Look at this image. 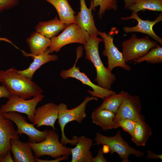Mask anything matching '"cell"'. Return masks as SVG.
Listing matches in <instances>:
<instances>
[{
  "label": "cell",
  "mask_w": 162,
  "mask_h": 162,
  "mask_svg": "<svg viewBox=\"0 0 162 162\" xmlns=\"http://www.w3.org/2000/svg\"><path fill=\"white\" fill-rule=\"evenodd\" d=\"M1 41H5L11 43V42L9 40L5 38L0 37V42Z\"/></svg>",
  "instance_id": "obj_38"
},
{
  "label": "cell",
  "mask_w": 162,
  "mask_h": 162,
  "mask_svg": "<svg viewBox=\"0 0 162 162\" xmlns=\"http://www.w3.org/2000/svg\"><path fill=\"white\" fill-rule=\"evenodd\" d=\"M44 98L42 94L29 99L12 95L5 104L1 105L0 112L2 113L14 111L24 113L32 122L36 106Z\"/></svg>",
  "instance_id": "obj_9"
},
{
  "label": "cell",
  "mask_w": 162,
  "mask_h": 162,
  "mask_svg": "<svg viewBox=\"0 0 162 162\" xmlns=\"http://www.w3.org/2000/svg\"><path fill=\"white\" fill-rule=\"evenodd\" d=\"M67 26L61 21L56 15L52 20L39 22L36 26L35 29L36 32L51 39L56 36Z\"/></svg>",
  "instance_id": "obj_23"
},
{
  "label": "cell",
  "mask_w": 162,
  "mask_h": 162,
  "mask_svg": "<svg viewBox=\"0 0 162 162\" xmlns=\"http://www.w3.org/2000/svg\"><path fill=\"white\" fill-rule=\"evenodd\" d=\"M118 0H91L90 6L92 10L94 11L95 8L100 6L98 15L101 19L105 12L107 10H116L118 9Z\"/></svg>",
  "instance_id": "obj_28"
},
{
  "label": "cell",
  "mask_w": 162,
  "mask_h": 162,
  "mask_svg": "<svg viewBox=\"0 0 162 162\" xmlns=\"http://www.w3.org/2000/svg\"><path fill=\"white\" fill-rule=\"evenodd\" d=\"M58 105L49 102L38 108L32 122L37 128L43 126H50L55 130V124L58 118Z\"/></svg>",
  "instance_id": "obj_13"
},
{
  "label": "cell",
  "mask_w": 162,
  "mask_h": 162,
  "mask_svg": "<svg viewBox=\"0 0 162 162\" xmlns=\"http://www.w3.org/2000/svg\"><path fill=\"white\" fill-rule=\"evenodd\" d=\"M136 13L146 10L162 11V0H134V3L128 9Z\"/></svg>",
  "instance_id": "obj_26"
},
{
  "label": "cell",
  "mask_w": 162,
  "mask_h": 162,
  "mask_svg": "<svg viewBox=\"0 0 162 162\" xmlns=\"http://www.w3.org/2000/svg\"><path fill=\"white\" fill-rule=\"evenodd\" d=\"M28 142L36 158L48 155L56 158L65 155L69 156L71 154L70 148L59 141L58 134L53 129L48 130L47 136L44 141L39 142Z\"/></svg>",
  "instance_id": "obj_4"
},
{
  "label": "cell",
  "mask_w": 162,
  "mask_h": 162,
  "mask_svg": "<svg viewBox=\"0 0 162 162\" xmlns=\"http://www.w3.org/2000/svg\"><path fill=\"white\" fill-rule=\"evenodd\" d=\"M2 114L5 118L10 119L15 124L17 127L16 130L17 134L21 136L22 134L27 135L29 142H39L44 141L47 136L48 130H38L33 123L28 122L26 117L18 112L12 111Z\"/></svg>",
  "instance_id": "obj_10"
},
{
  "label": "cell",
  "mask_w": 162,
  "mask_h": 162,
  "mask_svg": "<svg viewBox=\"0 0 162 162\" xmlns=\"http://www.w3.org/2000/svg\"></svg>",
  "instance_id": "obj_39"
},
{
  "label": "cell",
  "mask_w": 162,
  "mask_h": 162,
  "mask_svg": "<svg viewBox=\"0 0 162 162\" xmlns=\"http://www.w3.org/2000/svg\"><path fill=\"white\" fill-rule=\"evenodd\" d=\"M19 3L18 0H0V13L15 7Z\"/></svg>",
  "instance_id": "obj_30"
},
{
  "label": "cell",
  "mask_w": 162,
  "mask_h": 162,
  "mask_svg": "<svg viewBox=\"0 0 162 162\" xmlns=\"http://www.w3.org/2000/svg\"><path fill=\"white\" fill-rule=\"evenodd\" d=\"M11 95L5 86L3 85L0 86V98H5L9 99Z\"/></svg>",
  "instance_id": "obj_34"
},
{
  "label": "cell",
  "mask_w": 162,
  "mask_h": 162,
  "mask_svg": "<svg viewBox=\"0 0 162 162\" xmlns=\"http://www.w3.org/2000/svg\"><path fill=\"white\" fill-rule=\"evenodd\" d=\"M115 115L106 109L97 108L92 112L91 117L93 123L106 131L119 127L117 122L114 120Z\"/></svg>",
  "instance_id": "obj_19"
},
{
  "label": "cell",
  "mask_w": 162,
  "mask_h": 162,
  "mask_svg": "<svg viewBox=\"0 0 162 162\" xmlns=\"http://www.w3.org/2000/svg\"><path fill=\"white\" fill-rule=\"evenodd\" d=\"M102 39L97 36L90 35L87 42L83 45L85 52V59L92 62L95 67L96 77L94 81L100 86L111 90L112 85L116 81L115 75L104 66L100 58L98 50L99 43Z\"/></svg>",
  "instance_id": "obj_2"
},
{
  "label": "cell",
  "mask_w": 162,
  "mask_h": 162,
  "mask_svg": "<svg viewBox=\"0 0 162 162\" xmlns=\"http://www.w3.org/2000/svg\"><path fill=\"white\" fill-rule=\"evenodd\" d=\"M92 162H107V160L104 156V152L102 148H99L98 149L97 154L94 157H93L92 159Z\"/></svg>",
  "instance_id": "obj_31"
},
{
  "label": "cell",
  "mask_w": 162,
  "mask_h": 162,
  "mask_svg": "<svg viewBox=\"0 0 162 162\" xmlns=\"http://www.w3.org/2000/svg\"><path fill=\"white\" fill-rule=\"evenodd\" d=\"M11 139H19L13 122L5 118L0 112V154L10 150Z\"/></svg>",
  "instance_id": "obj_15"
},
{
  "label": "cell",
  "mask_w": 162,
  "mask_h": 162,
  "mask_svg": "<svg viewBox=\"0 0 162 162\" xmlns=\"http://www.w3.org/2000/svg\"><path fill=\"white\" fill-rule=\"evenodd\" d=\"M96 144L106 145L109 147L110 154L116 152L118 154L122 162H130L129 155L133 154L135 157L142 158L144 155L142 152L131 147L123 138L121 131L118 130L112 136H105L99 132L96 133L94 138Z\"/></svg>",
  "instance_id": "obj_5"
},
{
  "label": "cell",
  "mask_w": 162,
  "mask_h": 162,
  "mask_svg": "<svg viewBox=\"0 0 162 162\" xmlns=\"http://www.w3.org/2000/svg\"><path fill=\"white\" fill-rule=\"evenodd\" d=\"M0 80L11 95L25 99L36 97L43 92L36 83L19 74L14 68L0 70Z\"/></svg>",
  "instance_id": "obj_1"
},
{
  "label": "cell",
  "mask_w": 162,
  "mask_h": 162,
  "mask_svg": "<svg viewBox=\"0 0 162 162\" xmlns=\"http://www.w3.org/2000/svg\"><path fill=\"white\" fill-rule=\"evenodd\" d=\"M52 4L56 9L59 19L68 26L72 23H76L75 14L68 0H45Z\"/></svg>",
  "instance_id": "obj_20"
},
{
  "label": "cell",
  "mask_w": 162,
  "mask_h": 162,
  "mask_svg": "<svg viewBox=\"0 0 162 162\" xmlns=\"http://www.w3.org/2000/svg\"><path fill=\"white\" fill-rule=\"evenodd\" d=\"M121 20H127L134 19L138 22L137 25L134 27H124L123 30L126 33L140 32L146 34L151 36L153 39L162 44V38L156 35L153 29V26L156 24L162 21V13L161 12L154 20L152 21L149 20H144L140 18L137 13L132 11L130 16L123 17Z\"/></svg>",
  "instance_id": "obj_14"
},
{
  "label": "cell",
  "mask_w": 162,
  "mask_h": 162,
  "mask_svg": "<svg viewBox=\"0 0 162 162\" xmlns=\"http://www.w3.org/2000/svg\"><path fill=\"white\" fill-rule=\"evenodd\" d=\"M68 158V156L66 155L51 160H44L35 158V161L37 162H58L61 160H66Z\"/></svg>",
  "instance_id": "obj_33"
},
{
  "label": "cell",
  "mask_w": 162,
  "mask_h": 162,
  "mask_svg": "<svg viewBox=\"0 0 162 162\" xmlns=\"http://www.w3.org/2000/svg\"><path fill=\"white\" fill-rule=\"evenodd\" d=\"M26 41L33 57L42 54L48 49L51 39L36 31L31 34L26 39Z\"/></svg>",
  "instance_id": "obj_22"
},
{
  "label": "cell",
  "mask_w": 162,
  "mask_h": 162,
  "mask_svg": "<svg viewBox=\"0 0 162 162\" xmlns=\"http://www.w3.org/2000/svg\"><path fill=\"white\" fill-rule=\"evenodd\" d=\"M158 45V43L151 40L148 35L138 38L136 34L133 33L129 39L122 42V53L127 63L142 57Z\"/></svg>",
  "instance_id": "obj_8"
},
{
  "label": "cell",
  "mask_w": 162,
  "mask_h": 162,
  "mask_svg": "<svg viewBox=\"0 0 162 162\" xmlns=\"http://www.w3.org/2000/svg\"><path fill=\"white\" fill-rule=\"evenodd\" d=\"M93 100H97L98 99L92 96H87L80 105L71 109H68L67 105L64 103H61L58 105V122L60 127L62 133L60 142L64 146L68 143L72 145H76L77 142L78 137L73 136L72 139L68 138L64 134L65 127L68 123L74 121L81 124L87 116L86 110L87 104Z\"/></svg>",
  "instance_id": "obj_3"
},
{
  "label": "cell",
  "mask_w": 162,
  "mask_h": 162,
  "mask_svg": "<svg viewBox=\"0 0 162 162\" xmlns=\"http://www.w3.org/2000/svg\"><path fill=\"white\" fill-rule=\"evenodd\" d=\"M127 93V92L122 91L118 94L116 93L106 97L103 100L101 104L97 108L106 109L116 114L123 102Z\"/></svg>",
  "instance_id": "obj_25"
},
{
  "label": "cell",
  "mask_w": 162,
  "mask_h": 162,
  "mask_svg": "<svg viewBox=\"0 0 162 162\" xmlns=\"http://www.w3.org/2000/svg\"><path fill=\"white\" fill-rule=\"evenodd\" d=\"M10 150L4 153L0 154V162H14Z\"/></svg>",
  "instance_id": "obj_32"
},
{
  "label": "cell",
  "mask_w": 162,
  "mask_h": 162,
  "mask_svg": "<svg viewBox=\"0 0 162 162\" xmlns=\"http://www.w3.org/2000/svg\"><path fill=\"white\" fill-rule=\"evenodd\" d=\"M98 34L104 44V50L102 53L107 58V68L111 72L116 67H120L128 71H130L131 67L125 62L122 52L115 45L113 38L104 32L99 31Z\"/></svg>",
  "instance_id": "obj_11"
},
{
  "label": "cell",
  "mask_w": 162,
  "mask_h": 162,
  "mask_svg": "<svg viewBox=\"0 0 162 162\" xmlns=\"http://www.w3.org/2000/svg\"><path fill=\"white\" fill-rule=\"evenodd\" d=\"M80 10L75 16L77 24L81 29L87 32L90 35L98 36V31L94 22L92 14V8L90 6L88 8L87 7L85 0H80Z\"/></svg>",
  "instance_id": "obj_17"
},
{
  "label": "cell",
  "mask_w": 162,
  "mask_h": 162,
  "mask_svg": "<svg viewBox=\"0 0 162 162\" xmlns=\"http://www.w3.org/2000/svg\"><path fill=\"white\" fill-rule=\"evenodd\" d=\"M143 61L153 64L162 62V47L159 45L152 48L145 55L139 58L134 60L133 62L140 63Z\"/></svg>",
  "instance_id": "obj_27"
},
{
  "label": "cell",
  "mask_w": 162,
  "mask_h": 162,
  "mask_svg": "<svg viewBox=\"0 0 162 162\" xmlns=\"http://www.w3.org/2000/svg\"><path fill=\"white\" fill-rule=\"evenodd\" d=\"M83 48L80 46L76 49V57L74 65L71 68L66 70H63L60 73V76L63 79L73 78L80 81L83 84L91 87L93 91L88 90V92L92 96L99 98L103 100L106 97L116 93L112 90L103 88L93 83L86 74L80 72L79 67L76 64L79 59L81 57L83 54Z\"/></svg>",
  "instance_id": "obj_7"
},
{
  "label": "cell",
  "mask_w": 162,
  "mask_h": 162,
  "mask_svg": "<svg viewBox=\"0 0 162 162\" xmlns=\"http://www.w3.org/2000/svg\"><path fill=\"white\" fill-rule=\"evenodd\" d=\"M152 134L151 128L145 119L138 121L131 135V140L137 146H144Z\"/></svg>",
  "instance_id": "obj_24"
},
{
  "label": "cell",
  "mask_w": 162,
  "mask_h": 162,
  "mask_svg": "<svg viewBox=\"0 0 162 162\" xmlns=\"http://www.w3.org/2000/svg\"><path fill=\"white\" fill-rule=\"evenodd\" d=\"M142 106L140 97L132 95L127 92L125 97L116 113L114 120L116 122L123 118L131 119L135 121L145 119L141 111Z\"/></svg>",
  "instance_id": "obj_12"
},
{
  "label": "cell",
  "mask_w": 162,
  "mask_h": 162,
  "mask_svg": "<svg viewBox=\"0 0 162 162\" xmlns=\"http://www.w3.org/2000/svg\"><path fill=\"white\" fill-rule=\"evenodd\" d=\"M90 35L76 23H72L66 26L59 35L51 39L48 49L50 53L59 52L61 48L69 44L78 43L84 45L88 40Z\"/></svg>",
  "instance_id": "obj_6"
},
{
  "label": "cell",
  "mask_w": 162,
  "mask_h": 162,
  "mask_svg": "<svg viewBox=\"0 0 162 162\" xmlns=\"http://www.w3.org/2000/svg\"><path fill=\"white\" fill-rule=\"evenodd\" d=\"M125 3L124 9H128L134 3V0H124Z\"/></svg>",
  "instance_id": "obj_36"
},
{
  "label": "cell",
  "mask_w": 162,
  "mask_h": 162,
  "mask_svg": "<svg viewBox=\"0 0 162 162\" xmlns=\"http://www.w3.org/2000/svg\"><path fill=\"white\" fill-rule=\"evenodd\" d=\"M10 151L15 162H35V157L28 142L11 139Z\"/></svg>",
  "instance_id": "obj_18"
},
{
  "label": "cell",
  "mask_w": 162,
  "mask_h": 162,
  "mask_svg": "<svg viewBox=\"0 0 162 162\" xmlns=\"http://www.w3.org/2000/svg\"><path fill=\"white\" fill-rule=\"evenodd\" d=\"M94 145L92 140L84 135L78 137L76 146L70 148L72 155L71 162H92L93 157L90 151Z\"/></svg>",
  "instance_id": "obj_16"
},
{
  "label": "cell",
  "mask_w": 162,
  "mask_h": 162,
  "mask_svg": "<svg viewBox=\"0 0 162 162\" xmlns=\"http://www.w3.org/2000/svg\"><path fill=\"white\" fill-rule=\"evenodd\" d=\"M103 145L105 146L102 148L104 153H107L110 152L109 148L108 146L106 145Z\"/></svg>",
  "instance_id": "obj_37"
},
{
  "label": "cell",
  "mask_w": 162,
  "mask_h": 162,
  "mask_svg": "<svg viewBox=\"0 0 162 162\" xmlns=\"http://www.w3.org/2000/svg\"><path fill=\"white\" fill-rule=\"evenodd\" d=\"M136 122L127 118L120 119L116 121L119 127L130 136L133 133Z\"/></svg>",
  "instance_id": "obj_29"
},
{
  "label": "cell",
  "mask_w": 162,
  "mask_h": 162,
  "mask_svg": "<svg viewBox=\"0 0 162 162\" xmlns=\"http://www.w3.org/2000/svg\"><path fill=\"white\" fill-rule=\"evenodd\" d=\"M50 53L48 49L42 54L32 57L33 61L30 64L29 67L23 70H17V72L32 80L35 72L42 65L47 62L58 60V57L57 55L51 54Z\"/></svg>",
  "instance_id": "obj_21"
},
{
  "label": "cell",
  "mask_w": 162,
  "mask_h": 162,
  "mask_svg": "<svg viewBox=\"0 0 162 162\" xmlns=\"http://www.w3.org/2000/svg\"><path fill=\"white\" fill-rule=\"evenodd\" d=\"M147 155L146 157L147 158L150 159H160L162 160V154H155L150 150H147Z\"/></svg>",
  "instance_id": "obj_35"
}]
</instances>
